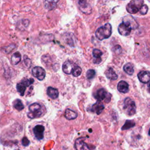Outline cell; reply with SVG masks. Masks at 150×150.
<instances>
[{"label": "cell", "instance_id": "cell-1", "mask_svg": "<svg viewBox=\"0 0 150 150\" xmlns=\"http://www.w3.org/2000/svg\"><path fill=\"white\" fill-rule=\"evenodd\" d=\"M111 33L112 26L110 23H107L104 25L98 28L97 29L95 33V35L98 40H103L110 38L111 35Z\"/></svg>", "mask_w": 150, "mask_h": 150}, {"label": "cell", "instance_id": "cell-2", "mask_svg": "<svg viewBox=\"0 0 150 150\" xmlns=\"http://www.w3.org/2000/svg\"><path fill=\"white\" fill-rule=\"evenodd\" d=\"M29 112L28 113V117L30 118H35L39 117L42 114V107L39 103H35L29 106Z\"/></svg>", "mask_w": 150, "mask_h": 150}, {"label": "cell", "instance_id": "cell-3", "mask_svg": "<svg viewBox=\"0 0 150 150\" xmlns=\"http://www.w3.org/2000/svg\"><path fill=\"white\" fill-rule=\"evenodd\" d=\"M124 110L128 115H132L136 112V105L134 101L131 98L127 97L124 101Z\"/></svg>", "mask_w": 150, "mask_h": 150}, {"label": "cell", "instance_id": "cell-4", "mask_svg": "<svg viewBox=\"0 0 150 150\" xmlns=\"http://www.w3.org/2000/svg\"><path fill=\"white\" fill-rule=\"evenodd\" d=\"M144 0H131L127 5L126 9L129 13L133 14L138 12L143 5Z\"/></svg>", "mask_w": 150, "mask_h": 150}, {"label": "cell", "instance_id": "cell-5", "mask_svg": "<svg viewBox=\"0 0 150 150\" xmlns=\"http://www.w3.org/2000/svg\"><path fill=\"white\" fill-rule=\"evenodd\" d=\"M94 96L98 101H104L105 103H109L111 98V94L106 91L104 88L98 89Z\"/></svg>", "mask_w": 150, "mask_h": 150}, {"label": "cell", "instance_id": "cell-6", "mask_svg": "<svg viewBox=\"0 0 150 150\" xmlns=\"http://www.w3.org/2000/svg\"><path fill=\"white\" fill-rule=\"evenodd\" d=\"M34 81V80L32 78L29 79H24L21 82L16 84V89L21 96H23L25 94V91L26 89V87L32 84Z\"/></svg>", "mask_w": 150, "mask_h": 150}, {"label": "cell", "instance_id": "cell-7", "mask_svg": "<svg viewBox=\"0 0 150 150\" xmlns=\"http://www.w3.org/2000/svg\"><path fill=\"white\" fill-rule=\"evenodd\" d=\"M33 76L39 80H43L46 76V71L43 68L40 66H35L32 70Z\"/></svg>", "mask_w": 150, "mask_h": 150}, {"label": "cell", "instance_id": "cell-8", "mask_svg": "<svg viewBox=\"0 0 150 150\" xmlns=\"http://www.w3.org/2000/svg\"><path fill=\"white\" fill-rule=\"evenodd\" d=\"M131 29H132L129 26H128V25H127L123 22L119 25L118 28V31L119 33L121 35L124 36H128L131 33Z\"/></svg>", "mask_w": 150, "mask_h": 150}, {"label": "cell", "instance_id": "cell-9", "mask_svg": "<svg viewBox=\"0 0 150 150\" xmlns=\"http://www.w3.org/2000/svg\"><path fill=\"white\" fill-rule=\"evenodd\" d=\"M76 65V64L75 63H73L72 62L67 60V61L64 62L62 65L63 71L67 74H70L72 73Z\"/></svg>", "mask_w": 150, "mask_h": 150}, {"label": "cell", "instance_id": "cell-10", "mask_svg": "<svg viewBox=\"0 0 150 150\" xmlns=\"http://www.w3.org/2000/svg\"><path fill=\"white\" fill-rule=\"evenodd\" d=\"M122 22L128 25V26H129L132 29H135L138 26V25L136 21L135 20V19L130 15L125 16L123 18Z\"/></svg>", "mask_w": 150, "mask_h": 150}, {"label": "cell", "instance_id": "cell-11", "mask_svg": "<svg viewBox=\"0 0 150 150\" xmlns=\"http://www.w3.org/2000/svg\"><path fill=\"white\" fill-rule=\"evenodd\" d=\"M33 133L35 134V136L36 138L39 139H42L44 137V131H45V127L42 125H36L33 129Z\"/></svg>", "mask_w": 150, "mask_h": 150}, {"label": "cell", "instance_id": "cell-12", "mask_svg": "<svg viewBox=\"0 0 150 150\" xmlns=\"http://www.w3.org/2000/svg\"><path fill=\"white\" fill-rule=\"evenodd\" d=\"M74 146L76 150H90L89 147L84 141V138L77 139L75 141Z\"/></svg>", "mask_w": 150, "mask_h": 150}, {"label": "cell", "instance_id": "cell-13", "mask_svg": "<svg viewBox=\"0 0 150 150\" xmlns=\"http://www.w3.org/2000/svg\"><path fill=\"white\" fill-rule=\"evenodd\" d=\"M139 80L143 83H148L150 81V72L148 71H142L138 74Z\"/></svg>", "mask_w": 150, "mask_h": 150}, {"label": "cell", "instance_id": "cell-14", "mask_svg": "<svg viewBox=\"0 0 150 150\" xmlns=\"http://www.w3.org/2000/svg\"><path fill=\"white\" fill-rule=\"evenodd\" d=\"M104 109V105L101 103V101H97L95 104H94L91 108V110L96 112L97 115H99L101 113L103 110Z\"/></svg>", "mask_w": 150, "mask_h": 150}, {"label": "cell", "instance_id": "cell-15", "mask_svg": "<svg viewBox=\"0 0 150 150\" xmlns=\"http://www.w3.org/2000/svg\"><path fill=\"white\" fill-rule=\"evenodd\" d=\"M117 89L121 93H126L129 90V85L126 81L121 80L117 84Z\"/></svg>", "mask_w": 150, "mask_h": 150}, {"label": "cell", "instance_id": "cell-16", "mask_svg": "<svg viewBox=\"0 0 150 150\" xmlns=\"http://www.w3.org/2000/svg\"><path fill=\"white\" fill-rule=\"evenodd\" d=\"M105 74L106 77L110 80H115L118 78V76L114 70V69L111 67H109L107 69L105 72Z\"/></svg>", "mask_w": 150, "mask_h": 150}, {"label": "cell", "instance_id": "cell-17", "mask_svg": "<svg viewBox=\"0 0 150 150\" xmlns=\"http://www.w3.org/2000/svg\"><path fill=\"white\" fill-rule=\"evenodd\" d=\"M47 94L52 99H56L59 96L58 90L52 87H48L47 88Z\"/></svg>", "mask_w": 150, "mask_h": 150}, {"label": "cell", "instance_id": "cell-18", "mask_svg": "<svg viewBox=\"0 0 150 150\" xmlns=\"http://www.w3.org/2000/svg\"><path fill=\"white\" fill-rule=\"evenodd\" d=\"M59 0H44L45 7L49 10H52L56 6V4Z\"/></svg>", "mask_w": 150, "mask_h": 150}, {"label": "cell", "instance_id": "cell-19", "mask_svg": "<svg viewBox=\"0 0 150 150\" xmlns=\"http://www.w3.org/2000/svg\"><path fill=\"white\" fill-rule=\"evenodd\" d=\"M64 116L66 118L67 120H73L77 118V114L73 110L69 108H67L65 111Z\"/></svg>", "mask_w": 150, "mask_h": 150}, {"label": "cell", "instance_id": "cell-20", "mask_svg": "<svg viewBox=\"0 0 150 150\" xmlns=\"http://www.w3.org/2000/svg\"><path fill=\"white\" fill-rule=\"evenodd\" d=\"M21 60V54L19 52L14 53L11 59V62L13 65H16Z\"/></svg>", "mask_w": 150, "mask_h": 150}, {"label": "cell", "instance_id": "cell-21", "mask_svg": "<svg viewBox=\"0 0 150 150\" xmlns=\"http://www.w3.org/2000/svg\"><path fill=\"white\" fill-rule=\"evenodd\" d=\"M123 69L124 71L129 75H132L134 71L133 65L130 63L125 64L123 67Z\"/></svg>", "mask_w": 150, "mask_h": 150}, {"label": "cell", "instance_id": "cell-22", "mask_svg": "<svg viewBox=\"0 0 150 150\" xmlns=\"http://www.w3.org/2000/svg\"><path fill=\"white\" fill-rule=\"evenodd\" d=\"M13 107L18 111H21L24 108V105L20 99H16L13 101Z\"/></svg>", "mask_w": 150, "mask_h": 150}, {"label": "cell", "instance_id": "cell-23", "mask_svg": "<svg viewBox=\"0 0 150 150\" xmlns=\"http://www.w3.org/2000/svg\"><path fill=\"white\" fill-rule=\"evenodd\" d=\"M135 126V122L132 120H127L124 124V125L121 127L122 130L128 129L132 127Z\"/></svg>", "mask_w": 150, "mask_h": 150}, {"label": "cell", "instance_id": "cell-24", "mask_svg": "<svg viewBox=\"0 0 150 150\" xmlns=\"http://www.w3.org/2000/svg\"><path fill=\"white\" fill-rule=\"evenodd\" d=\"M81 68L76 64L72 72L73 76L74 77H78L81 74Z\"/></svg>", "mask_w": 150, "mask_h": 150}, {"label": "cell", "instance_id": "cell-25", "mask_svg": "<svg viewBox=\"0 0 150 150\" xmlns=\"http://www.w3.org/2000/svg\"><path fill=\"white\" fill-rule=\"evenodd\" d=\"M96 75V71L93 69H89L86 72V77L87 79H92Z\"/></svg>", "mask_w": 150, "mask_h": 150}, {"label": "cell", "instance_id": "cell-26", "mask_svg": "<svg viewBox=\"0 0 150 150\" xmlns=\"http://www.w3.org/2000/svg\"><path fill=\"white\" fill-rule=\"evenodd\" d=\"M80 8L81 11L85 13H90L91 11V8L88 4H87L86 5H85L84 6L80 7Z\"/></svg>", "mask_w": 150, "mask_h": 150}, {"label": "cell", "instance_id": "cell-27", "mask_svg": "<svg viewBox=\"0 0 150 150\" xmlns=\"http://www.w3.org/2000/svg\"><path fill=\"white\" fill-rule=\"evenodd\" d=\"M103 54V52L97 49H94L93 50V56L94 58H98V57H101V56Z\"/></svg>", "mask_w": 150, "mask_h": 150}, {"label": "cell", "instance_id": "cell-28", "mask_svg": "<svg viewBox=\"0 0 150 150\" xmlns=\"http://www.w3.org/2000/svg\"><path fill=\"white\" fill-rule=\"evenodd\" d=\"M148 8L146 5H143L139 9V12L141 15H145L148 12Z\"/></svg>", "mask_w": 150, "mask_h": 150}, {"label": "cell", "instance_id": "cell-29", "mask_svg": "<svg viewBox=\"0 0 150 150\" xmlns=\"http://www.w3.org/2000/svg\"><path fill=\"white\" fill-rule=\"evenodd\" d=\"M29 144H30L29 140L26 137H24L22 139V144L25 146H27L29 145Z\"/></svg>", "mask_w": 150, "mask_h": 150}, {"label": "cell", "instance_id": "cell-30", "mask_svg": "<svg viewBox=\"0 0 150 150\" xmlns=\"http://www.w3.org/2000/svg\"><path fill=\"white\" fill-rule=\"evenodd\" d=\"M114 50L115 52L117 53V54H119L121 52V47L120 45H116L114 47Z\"/></svg>", "mask_w": 150, "mask_h": 150}, {"label": "cell", "instance_id": "cell-31", "mask_svg": "<svg viewBox=\"0 0 150 150\" xmlns=\"http://www.w3.org/2000/svg\"><path fill=\"white\" fill-rule=\"evenodd\" d=\"M79 4L80 7H82V6L86 5L87 4L86 0H79Z\"/></svg>", "mask_w": 150, "mask_h": 150}, {"label": "cell", "instance_id": "cell-32", "mask_svg": "<svg viewBox=\"0 0 150 150\" xmlns=\"http://www.w3.org/2000/svg\"><path fill=\"white\" fill-rule=\"evenodd\" d=\"M101 62V57H98V58H94V59L93 60V63L94 64H99Z\"/></svg>", "mask_w": 150, "mask_h": 150}, {"label": "cell", "instance_id": "cell-33", "mask_svg": "<svg viewBox=\"0 0 150 150\" xmlns=\"http://www.w3.org/2000/svg\"><path fill=\"white\" fill-rule=\"evenodd\" d=\"M148 91H149V93H150V83H149V84H148Z\"/></svg>", "mask_w": 150, "mask_h": 150}, {"label": "cell", "instance_id": "cell-34", "mask_svg": "<svg viewBox=\"0 0 150 150\" xmlns=\"http://www.w3.org/2000/svg\"><path fill=\"white\" fill-rule=\"evenodd\" d=\"M148 134L150 135V129H149V131H148Z\"/></svg>", "mask_w": 150, "mask_h": 150}]
</instances>
